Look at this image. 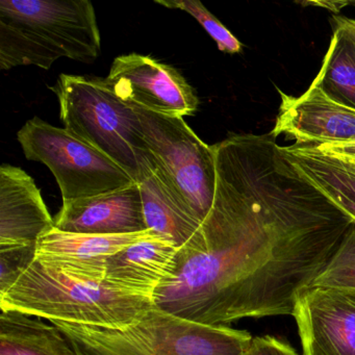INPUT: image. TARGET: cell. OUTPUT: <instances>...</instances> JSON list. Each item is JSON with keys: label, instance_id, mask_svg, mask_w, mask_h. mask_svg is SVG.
Listing matches in <instances>:
<instances>
[{"label": "cell", "instance_id": "obj_27", "mask_svg": "<svg viewBox=\"0 0 355 355\" xmlns=\"http://www.w3.org/2000/svg\"><path fill=\"white\" fill-rule=\"evenodd\" d=\"M352 142H355V139H354V141H352Z\"/></svg>", "mask_w": 355, "mask_h": 355}, {"label": "cell", "instance_id": "obj_4", "mask_svg": "<svg viewBox=\"0 0 355 355\" xmlns=\"http://www.w3.org/2000/svg\"><path fill=\"white\" fill-rule=\"evenodd\" d=\"M51 89L68 132L107 155L137 184L155 171L138 115L114 94L105 78L61 74Z\"/></svg>", "mask_w": 355, "mask_h": 355}, {"label": "cell", "instance_id": "obj_24", "mask_svg": "<svg viewBox=\"0 0 355 355\" xmlns=\"http://www.w3.org/2000/svg\"><path fill=\"white\" fill-rule=\"evenodd\" d=\"M330 22H331L332 30L342 33L346 38L355 44V19L334 15Z\"/></svg>", "mask_w": 355, "mask_h": 355}, {"label": "cell", "instance_id": "obj_25", "mask_svg": "<svg viewBox=\"0 0 355 355\" xmlns=\"http://www.w3.org/2000/svg\"><path fill=\"white\" fill-rule=\"evenodd\" d=\"M302 5L315 6V7L322 8V9L329 10L334 12V14L340 13V10L344 9L345 7L349 6L348 1H318V3H305Z\"/></svg>", "mask_w": 355, "mask_h": 355}, {"label": "cell", "instance_id": "obj_21", "mask_svg": "<svg viewBox=\"0 0 355 355\" xmlns=\"http://www.w3.org/2000/svg\"><path fill=\"white\" fill-rule=\"evenodd\" d=\"M36 259V247L0 249V295L7 292Z\"/></svg>", "mask_w": 355, "mask_h": 355}, {"label": "cell", "instance_id": "obj_14", "mask_svg": "<svg viewBox=\"0 0 355 355\" xmlns=\"http://www.w3.org/2000/svg\"><path fill=\"white\" fill-rule=\"evenodd\" d=\"M180 249L159 234L140 241L107 259L105 282L155 296V291L173 277Z\"/></svg>", "mask_w": 355, "mask_h": 355}, {"label": "cell", "instance_id": "obj_16", "mask_svg": "<svg viewBox=\"0 0 355 355\" xmlns=\"http://www.w3.org/2000/svg\"><path fill=\"white\" fill-rule=\"evenodd\" d=\"M0 355L80 354L55 325L19 311H1Z\"/></svg>", "mask_w": 355, "mask_h": 355}, {"label": "cell", "instance_id": "obj_6", "mask_svg": "<svg viewBox=\"0 0 355 355\" xmlns=\"http://www.w3.org/2000/svg\"><path fill=\"white\" fill-rule=\"evenodd\" d=\"M130 107L140 120L155 173L174 200L202 224L215 197V146L205 144L182 117Z\"/></svg>", "mask_w": 355, "mask_h": 355}, {"label": "cell", "instance_id": "obj_8", "mask_svg": "<svg viewBox=\"0 0 355 355\" xmlns=\"http://www.w3.org/2000/svg\"><path fill=\"white\" fill-rule=\"evenodd\" d=\"M105 84L124 103L164 115L186 117L198 109L196 91L171 66L130 53L114 60Z\"/></svg>", "mask_w": 355, "mask_h": 355}, {"label": "cell", "instance_id": "obj_15", "mask_svg": "<svg viewBox=\"0 0 355 355\" xmlns=\"http://www.w3.org/2000/svg\"><path fill=\"white\" fill-rule=\"evenodd\" d=\"M279 153L299 178L355 223V165L311 145L279 146Z\"/></svg>", "mask_w": 355, "mask_h": 355}, {"label": "cell", "instance_id": "obj_12", "mask_svg": "<svg viewBox=\"0 0 355 355\" xmlns=\"http://www.w3.org/2000/svg\"><path fill=\"white\" fill-rule=\"evenodd\" d=\"M55 227L41 191L24 170L0 167V249L36 247Z\"/></svg>", "mask_w": 355, "mask_h": 355}, {"label": "cell", "instance_id": "obj_13", "mask_svg": "<svg viewBox=\"0 0 355 355\" xmlns=\"http://www.w3.org/2000/svg\"><path fill=\"white\" fill-rule=\"evenodd\" d=\"M55 227L76 234H124L148 230L139 184L128 188L63 202Z\"/></svg>", "mask_w": 355, "mask_h": 355}, {"label": "cell", "instance_id": "obj_20", "mask_svg": "<svg viewBox=\"0 0 355 355\" xmlns=\"http://www.w3.org/2000/svg\"><path fill=\"white\" fill-rule=\"evenodd\" d=\"M157 5L169 9L182 10L194 17L207 34L217 43L222 53L236 55L243 49L242 43L200 3L197 0H155Z\"/></svg>", "mask_w": 355, "mask_h": 355}, {"label": "cell", "instance_id": "obj_26", "mask_svg": "<svg viewBox=\"0 0 355 355\" xmlns=\"http://www.w3.org/2000/svg\"><path fill=\"white\" fill-rule=\"evenodd\" d=\"M349 6H353L355 7V1H348Z\"/></svg>", "mask_w": 355, "mask_h": 355}, {"label": "cell", "instance_id": "obj_23", "mask_svg": "<svg viewBox=\"0 0 355 355\" xmlns=\"http://www.w3.org/2000/svg\"><path fill=\"white\" fill-rule=\"evenodd\" d=\"M317 147L324 153L336 155L340 159H345L355 165V142L340 143V144H326Z\"/></svg>", "mask_w": 355, "mask_h": 355}, {"label": "cell", "instance_id": "obj_3", "mask_svg": "<svg viewBox=\"0 0 355 355\" xmlns=\"http://www.w3.org/2000/svg\"><path fill=\"white\" fill-rule=\"evenodd\" d=\"M101 32L89 0H1L0 69L34 65L51 69L67 58L92 63Z\"/></svg>", "mask_w": 355, "mask_h": 355}, {"label": "cell", "instance_id": "obj_17", "mask_svg": "<svg viewBox=\"0 0 355 355\" xmlns=\"http://www.w3.org/2000/svg\"><path fill=\"white\" fill-rule=\"evenodd\" d=\"M139 186L148 230L184 246L198 232L200 222L174 200L155 172Z\"/></svg>", "mask_w": 355, "mask_h": 355}, {"label": "cell", "instance_id": "obj_11", "mask_svg": "<svg viewBox=\"0 0 355 355\" xmlns=\"http://www.w3.org/2000/svg\"><path fill=\"white\" fill-rule=\"evenodd\" d=\"M155 234L153 230L124 234H76L53 227L39 239L36 259L78 277L105 282L110 257Z\"/></svg>", "mask_w": 355, "mask_h": 355}, {"label": "cell", "instance_id": "obj_7", "mask_svg": "<svg viewBox=\"0 0 355 355\" xmlns=\"http://www.w3.org/2000/svg\"><path fill=\"white\" fill-rule=\"evenodd\" d=\"M17 140L26 159L49 167L61 189L63 202L109 194L137 184L107 155L38 117L28 120Z\"/></svg>", "mask_w": 355, "mask_h": 355}, {"label": "cell", "instance_id": "obj_9", "mask_svg": "<svg viewBox=\"0 0 355 355\" xmlns=\"http://www.w3.org/2000/svg\"><path fill=\"white\" fill-rule=\"evenodd\" d=\"M293 317L303 355H355V291L307 288Z\"/></svg>", "mask_w": 355, "mask_h": 355}, {"label": "cell", "instance_id": "obj_1", "mask_svg": "<svg viewBox=\"0 0 355 355\" xmlns=\"http://www.w3.org/2000/svg\"><path fill=\"white\" fill-rule=\"evenodd\" d=\"M214 146L213 205L155 291V306L211 326L293 315L353 221L297 175L271 132Z\"/></svg>", "mask_w": 355, "mask_h": 355}, {"label": "cell", "instance_id": "obj_5", "mask_svg": "<svg viewBox=\"0 0 355 355\" xmlns=\"http://www.w3.org/2000/svg\"><path fill=\"white\" fill-rule=\"evenodd\" d=\"M53 324L80 355H242L253 338L245 330L189 321L155 305L123 330Z\"/></svg>", "mask_w": 355, "mask_h": 355}, {"label": "cell", "instance_id": "obj_22", "mask_svg": "<svg viewBox=\"0 0 355 355\" xmlns=\"http://www.w3.org/2000/svg\"><path fill=\"white\" fill-rule=\"evenodd\" d=\"M242 355H299L290 345L273 336H257Z\"/></svg>", "mask_w": 355, "mask_h": 355}, {"label": "cell", "instance_id": "obj_19", "mask_svg": "<svg viewBox=\"0 0 355 355\" xmlns=\"http://www.w3.org/2000/svg\"><path fill=\"white\" fill-rule=\"evenodd\" d=\"M309 288L355 291V223L347 230L336 252Z\"/></svg>", "mask_w": 355, "mask_h": 355}, {"label": "cell", "instance_id": "obj_10", "mask_svg": "<svg viewBox=\"0 0 355 355\" xmlns=\"http://www.w3.org/2000/svg\"><path fill=\"white\" fill-rule=\"evenodd\" d=\"M282 103L272 136H286L295 144L321 146L352 142L355 139V110L330 98L317 78L300 96L278 90Z\"/></svg>", "mask_w": 355, "mask_h": 355}, {"label": "cell", "instance_id": "obj_18", "mask_svg": "<svg viewBox=\"0 0 355 355\" xmlns=\"http://www.w3.org/2000/svg\"><path fill=\"white\" fill-rule=\"evenodd\" d=\"M332 31L329 47L315 78L330 98L355 110V44L342 33Z\"/></svg>", "mask_w": 355, "mask_h": 355}, {"label": "cell", "instance_id": "obj_2", "mask_svg": "<svg viewBox=\"0 0 355 355\" xmlns=\"http://www.w3.org/2000/svg\"><path fill=\"white\" fill-rule=\"evenodd\" d=\"M155 305L153 295L78 277L37 259L0 295L1 311L105 329H125Z\"/></svg>", "mask_w": 355, "mask_h": 355}]
</instances>
